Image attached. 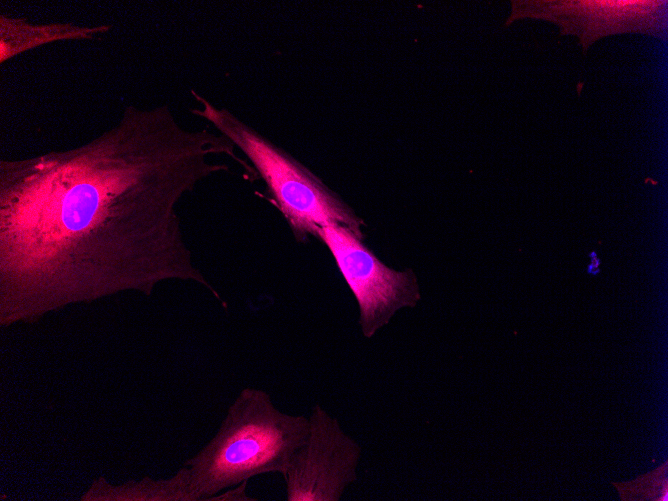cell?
<instances>
[{
    "label": "cell",
    "mask_w": 668,
    "mask_h": 501,
    "mask_svg": "<svg viewBox=\"0 0 668 501\" xmlns=\"http://www.w3.org/2000/svg\"><path fill=\"white\" fill-rule=\"evenodd\" d=\"M242 164L234 144L183 127L168 105L125 106L117 124L67 150L0 161V326L35 323L68 305L124 291L150 296L194 281L223 302L194 264L180 199Z\"/></svg>",
    "instance_id": "6da1fadb"
},
{
    "label": "cell",
    "mask_w": 668,
    "mask_h": 501,
    "mask_svg": "<svg viewBox=\"0 0 668 501\" xmlns=\"http://www.w3.org/2000/svg\"><path fill=\"white\" fill-rule=\"evenodd\" d=\"M304 444L283 474L287 501H339L357 481L361 446L320 405L312 408Z\"/></svg>",
    "instance_id": "5b68a950"
},
{
    "label": "cell",
    "mask_w": 668,
    "mask_h": 501,
    "mask_svg": "<svg viewBox=\"0 0 668 501\" xmlns=\"http://www.w3.org/2000/svg\"><path fill=\"white\" fill-rule=\"evenodd\" d=\"M191 94L200 106L191 112L211 123L248 158L297 241L308 235L317 238L332 223L364 238L363 220L302 163L228 109L216 107L195 90Z\"/></svg>",
    "instance_id": "3957f363"
},
{
    "label": "cell",
    "mask_w": 668,
    "mask_h": 501,
    "mask_svg": "<svg viewBox=\"0 0 668 501\" xmlns=\"http://www.w3.org/2000/svg\"><path fill=\"white\" fill-rule=\"evenodd\" d=\"M515 19L535 18L556 23L562 34L578 36L583 50L601 37L627 32L661 34L666 29L667 1H518Z\"/></svg>",
    "instance_id": "8992f818"
},
{
    "label": "cell",
    "mask_w": 668,
    "mask_h": 501,
    "mask_svg": "<svg viewBox=\"0 0 668 501\" xmlns=\"http://www.w3.org/2000/svg\"><path fill=\"white\" fill-rule=\"evenodd\" d=\"M108 24L81 26L69 22L34 24L22 17L0 14V63L31 49L64 40L93 39L108 32Z\"/></svg>",
    "instance_id": "52a82bcc"
},
{
    "label": "cell",
    "mask_w": 668,
    "mask_h": 501,
    "mask_svg": "<svg viewBox=\"0 0 668 501\" xmlns=\"http://www.w3.org/2000/svg\"><path fill=\"white\" fill-rule=\"evenodd\" d=\"M308 430L307 417L283 413L265 390L242 389L215 436L183 464L195 501L215 500L258 475L283 476Z\"/></svg>",
    "instance_id": "7a4b0ae2"
},
{
    "label": "cell",
    "mask_w": 668,
    "mask_h": 501,
    "mask_svg": "<svg viewBox=\"0 0 668 501\" xmlns=\"http://www.w3.org/2000/svg\"><path fill=\"white\" fill-rule=\"evenodd\" d=\"M590 263L587 267V272L591 275H596L600 271V259L595 251L589 253Z\"/></svg>",
    "instance_id": "9c48e42d"
},
{
    "label": "cell",
    "mask_w": 668,
    "mask_h": 501,
    "mask_svg": "<svg viewBox=\"0 0 668 501\" xmlns=\"http://www.w3.org/2000/svg\"><path fill=\"white\" fill-rule=\"evenodd\" d=\"M317 238L328 247L358 303V322L366 338L387 325L397 311L420 300L415 274L387 267L346 226L329 224Z\"/></svg>",
    "instance_id": "277c9868"
},
{
    "label": "cell",
    "mask_w": 668,
    "mask_h": 501,
    "mask_svg": "<svg viewBox=\"0 0 668 501\" xmlns=\"http://www.w3.org/2000/svg\"><path fill=\"white\" fill-rule=\"evenodd\" d=\"M82 501H195L190 489L188 468L183 465L169 479L129 481L114 486L104 477L95 480L81 496Z\"/></svg>",
    "instance_id": "ba28073f"
}]
</instances>
